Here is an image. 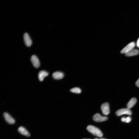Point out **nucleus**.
Here are the masks:
<instances>
[{
  "mask_svg": "<svg viewBox=\"0 0 139 139\" xmlns=\"http://www.w3.org/2000/svg\"></svg>",
  "mask_w": 139,
  "mask_h": 139,
  "instance_id": "obj_20",
  "label": "nucleus"
},
{
  "mask_svg": "<svg viewBox=\"0 0 139 139\" xmlns=\"http://www.w3.org/2000/svg\"><path fill=\"white\" fill-rule=\"evenodd\" d=\"M131 120V118L130 117H128L126 118L123 117L122 118L121 120L123 122H125L127 123H128L130 122Z\"/></svg>",
  "mask_w": 139,
  "mask_h": 139,
  "instance_id": "obj_15",
  "label": "nucleus"
},
{
  "mask_svg": "<svg viewBox=\"0 0 139 139\" xmlns=\"http://www.w3.org/2000/svg\"><path fill=\"white\" fill-rule=\"evenodd\" d=\"M139 53V51L138 50L133 49L125 53V54L127 57H131L137 55Z\"/></svg>",
  "mask_w": 139,
  "mask_h": 139,
  "instance_id": "obj_12",
  "label": "nucleus"
},
{
  "mask_svg": "<svg viewBox=\"0 0 139 139\" xmlns=\"http://www.w3.org/2000/svg\"><path fill=\"white\" fill-rule=\"evenodd\" d=\"M135 85L138 87H139V79L136 82V83H135Z\"/></svg>",
  "mask_w": 139,
  "mask_h": 139,
  "instance_id": "obj_16",
  "label": "nucleus"
},
{
  "mask_svg": "<svg viewBox=\"0 0 139 139\" xmlns=\"http://www.w3.org/2000/svg\"><path fill=\"white\" fill-rule=\"evenodd\" d=\"M87 129L90 133L97 137H101L103 136L102 132L98 128L95 126L89 125Z\"/></svg>",
  "mask_w": 139,
  "mask_h": 139,
  "instance_id": "obj_1",
  "label": "nucleus"
},
{
  "mask_svg": "<svg viewBox=\"0 0 139 139\" xmlns=\"http://www.w3.org/2000/svg\"><path fill=\"white\" fill-rule=\"evenodd\" d=\"M3 116L5 120L8 124H13L15 123V120L8 113L6 112L4 113Z\"/></svg>",
  "mask_w": 139,
  "mask_h": 139,
  "instance_id": "obj_3",
  "label": "nucleus"
},
{
  "mask_svg": "<svg viewBox=\"0 0 139 139\" xmlns=\"http://www.w3.org/2000/svg\"><path fill=\"white\" fill-rule=\"evenodd\" d=\"M137 47L139 48V38L137 41Z\"/></svg>",
  "mask_w": 139,
  "mask_h": 139,
  "instance_id": "obj_17",
  "label": "nucleus"
},
{
  "mask_svg": "<svg viewBox=\"0 0 139 139\" xmlns=\"http://www.w3.org/2000/svg\"><path fill=\"white\" fill-rule=\"evenodd\" d=\"M137 100L136 98H132L127 105V108L130 109L133 107L136 104Z\"/></svg>",
  "mask_w": 139,
  "mask_h": 139,
  "instance_id": "obj_13",
  "label": "nucleus"
},
{
  "mask_svg": "<svg viewBox=\"0 0 139 139\" xmlns=\"http://www.w3.org/2000/svg\"><path fill=\"white\" fill-rule=\"evenodd\" d=\"M97 139V138H95V139Z\"/></svg>",
  "mask_w": 139,
  "mask_h": 139,
  "instance_id": "obj_19",
  "label": "nucleus"
},
{
  "mask_svg": "<svg viewBox=\"0 0 139 139\" xmlns=\"http://www.w3.org/2000/svg\"><path fill=\"white\" fill-rule=\"evenodd\" d=\"M31 61L34 66L36 68H39L40 65L39 58L36 55H33L31 58Z\"/></svg>",
  "mask_w": 139,
  "mask_h": 139,
  "instance_id": "obj_8",
  "label": "nucleus"
},
{
  "mask_svg": "<svg viewBox=\"0 0 139 139\" xmlns=\"http://www.w3.org/2000/svg\"><path fill=\"white\" fill-rule=\"evenodd\" d=\"M101 109L103 114L104 115H108L110 113L109 104L107 103L103 104L101 106Z\"/></svg>",
  "mask_w": 139,
  "mask_h": 139,
  "instance_id": "obj_7",
  "label": "nucleus"
},
{
  "mask_svg": "<svg viewBox=\"0 0 139 139\" xmlns=\"http://www.w3.org/2000/svg\"><path fill=\"white\" fill-rule=\"evenodd\" d=\"M116 115L120 116L123 114H127L131 115L132 113L130 109L127 108H124L120 109L116 111Z\"/></svg>",
  "mask_w": 139,
  "mask_h": 139,
  "instance_id": "obj_2",
  "label": "nucleus"
},
{
  "mask_svg": "<svg viewBox=\"0 0 139 139\" xmlns=\"http://www.w3.org/2000/svg\"><path fill=\"white\" fill-rule=\"evenodd\" d=\"M64 74L63 73L60 72H55L52 74L53 78L55 79L60 80L64 77Z\"/></svg>",
  "mask_w": 139,
  "mask_h": 139,
  "instance_id": "obj_10",
  "label": "nucleus"
},
{
  "mask_svg": "<svg viewBox=\"0 0 139 139\" xmlns=\"http://www.w3.org/2000/svg\"><path fill=\"white\" fill-rule=\"evenodd\" d=\"M93 119L96 122H100L107 120L108 118L107 117L102 116L99 114L96 113L93 116Z\"/></svg>",
  "mask_w": 139,
  "mask_h": 139,
  "instance_id": "obj_4",
  "label": "nucleus"
},
{
  "mask_svg": "<svg viewBox=\"0 0 139 139\" xmlns=\"http://www.w3.org/2000/svg\"><path fill=\"white\" fill-rule=\"evenodd\" d=\"M70 91L71 92L75 93H80L81 92V90L79 88L75 87L71 89L70 90Z\"/></svg>",
  "mask_w": 139,
  "mask_h": 139,
  "instance_id": "obj_14",
  "label": "nucleus"
},
{
  "mask_svg": "<svg viewBox=\"0 0 139 139\" xmlns=\"http://www.w3.org/2000/svg\"><path fill=\"white\" fill-rule=\"evenodd\" d=\"M135 46V43L133 42L127 45V46L124 47L123 49L121 50V53H126L127 52L130 51L132 49H133Z\"/></svg>",
  "mask_w": 139,
  "mask_h": 139,
  "instance_id": "obj_5",
  "label": "nucleus"
},
{
  "mask_svg": "<svg viewBox=\"0 0 139 139\" xmlns=\"http://www.w3.org/2000/svg\"><path fill=\"white\" fill-rule=\"evenodd\" d=\"M48 75V73L47 72L43 70L41 71L38 74V77L40 81H42L44 78Z\"/></svg>",
  "mask_w": 139,
  "mask_h": 139,
  "instance_id": "obj_11",
  "label": "nucleus"
},
{
  "mask_svg": "<svg viewBox=\"0 0 139 139\" xmlns=\"http://www.w3.org/2000/svg\"><path fill=\"white\" fill-rule=\"evenodd\" d=\"M23 40L26 46L29 47L32 44V41L29 34L27 33H25L23 35Z\"/></svg>",
  "mask_w": 139,
  "mask_h": 139,
  "instance_id": "obj_6",
  "label": "nucleus"
},
{
  "mask_svg": "<svg viewBox=\"0 0 139 139\" xmlns=\"http://www.w3.org/2000/svg\"><path fill=\"white\" fill-rule=\"evenodd\" d=\"M104 139V138H101V139Z\"/></svg>",
  "mask_w": 139,
  "mask_h": 139,
  "instance_id": "obj_18",
  "label": "nucleus"
},
{
  "mask_svg": "<svg viewBox=\"0 0 139 139\" xmlns=\"http://www.w3.org/2000/svg\"><path fill=\"white\" fill-rule=\"evenodd\" d=\"M18 130L19 133L27 137H29L30 136V134L29 132L25 128L23 127H19Z\"/></svg>",
  "mask_w": 139,
  "mask_h": 139,
  "instance_id": "obj_9",
  "label": "nucleus"
}]
</instances>
